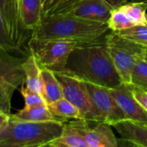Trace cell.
<instances>
[{
    "label": "cell",
    "mask_w": 147,
    "mask_h": 147,
    "mask_svg": "<svg viewBox=\"0 0 147 147\" xmlns=\"http://www.w3.org/2000/svg\"><path fill=\"white\" fill-rule=\"evenodd\" d=\"M131 84L147 91V60L143 57L136 59L131 75Z\"/></svg>",
    "instance_id": "44dd1931"
},
{
    "label": "cell",
    "mask_w": 147,
    "mask_h": 147,
    "mask_svg": "<svg viewBox=\"0 0 147 147\" xmlns=\"http://www.w3.org/2000/svg\"><path fill=\"white\" fill-rule=\"evenodd\" d=\"M143 58H144L145 59H146V60H147V49H146V51L145 52L144 55H143Z\"/></svg>",
    "instance_id": "d6a6232c"
},
{
    "label": "cell",
    "mask_w": 147,
    "mask_h": 147,
    "mask_svg": "<svg viewBox=\"0 0 147 147\" xmlns=\"http://www.w3.org/2000/svg\"><path fill=\"white\" fill-rule=\"evenodd\" d=\"M50 111L60 121L65 122L73 119H81L82 115L78 109L65 97L47 105Z\"/></svg>",
    "instance_id": "ac0fdd59"
},
{
    "label": "cell",
    "mask_w": 147,
    "mask_h": 147,
    "mask_svg": "<svg viewBox=\"0 0 147 147\" xmlns=\"http://www.w3.org/2000/svg\"><path fill=\"white\" fill-rule=\"evenodd\" d=\"M0 46L5 48L8 52L16 54V55H22V56H28L30 53L22 50L19 47H17L13 40L8 34L3 19L0 16Z\"/></svg>",
    "instance_id": "d4e9b609"
},
{
    "label": "cell",
    "mask_w": 147,
    "mask_h": 147,
    "mask_svg": "<svg viewBox=\"0 0 147 147\" xmlns=\"http://www.w3.org/2000/svg\"><path fill=\"white\" fill-rule=\"evenodd\" d=\"M6 124H7V122H6V123H5L4 125H1V126H0V133L2 132V130L3 129V127H5V125H6Z\"/></svg>",
    "instance_id": "1f68e13d"
},
{
    "label": "cell",
    "mask_w": 147,
    "mask_h": 147,
    "mask_svg": "<svg viewBox=\"0 0 147 147\" xmlns=\"http://www.w3.org/2000/svg\"><path fill=\"white\" fill-rule=\"evenodd\" d=\"M18 4L23 27L33 32L42 20L43 0H19Z\"/></svg>",
    "instance_id": "5bb4252c"
},
{
    "label": "cell",
    "mask_w": 147,
    "mask_h": 147,
    "mask_svg": "<svg viewBox=\"0 0 147 147\" xmlns=\"http://www.w3.org/2000/svg\"><path fill=\"white\" fill-rule=\"evenodd\" d=\"M55 75L60 83L63 97L78 109L83 119L92 122L102 121V117L92 101L85 82L65 74L55 73Z\"/></svg>",
    "instance_id": "8992f818"
},
{
    "label": "cell",
    "mask_w": 147,
    "mask_h": 147,
    "mask_svg": "<svg viewBox=\"0 0 147 147\" xmlns=\"http://www.w3.org/2000/svg\"><path fill=\"white\" fill-rule=\"evenodd\" d=\"M9 116V115H6V114H3V113H0V126L1 125H4L8 121Z\"/></svg>",
    "instance_id": "f546056e"
},
{
    "label": "cell",
    "mask_w": 147,
    "mask_h": 147,
    "mask_svg": "<svg viewBox=\"0 0 147 147\" xmlns=\"http://www.w3.org/2000/svg\"><path fill=\"white\" fill-rule=\"evenodd\" d=\"M88 90L97 110L102 117V121L111 126L127 120L122 109L111 95L109 89L94 84L86 83Z\"/></svg>",
    "instance_id": "30bf717a"
},
{
    "label": "cell",
    "mask_w": 147,
    "mask_h": 147,
    "mask_svg": "<svg viewBox=\"0 0 147 147\" xmlns=\"http://www.w3.org/2000/svg\"><path fill=\"white\" fill-rule=\"evenodd\" d=\"M118 34L128 40L147 47V23L134 25L127 29L120 31Z\"/></svg>",
    "instance_id": "cb8c5ba5"
},
{
    "label": "cell",
    "mask_w": 147,
    "mask_h": 147,
    "mask_svg": "<svg viewBox=\"0 0 147 147\" xmlns=\"http://www.w3.org/2000/svg\"><path fill=\"white\" fill-rule=\"evenodd\" d=\"M133 93L136 100L140 102L142 108L147 112V91L143 90L142 89L134 86L133 84Z\"/></svg>",
    "instance_id": "83f0119b"
},
{
    "label": "cell",
    "mask_w": 147,
    "mask_h": 147,
    "mask_svg": "<svg viewBox=\"0 0 147 147\" xmlns=\"http://www.w3.org/2000/svg\"><path fill=\"white\" fill-rule=\"evenodd\" d=\"M107 34L87 40L37 39L31 37L28 42V49L34 55L41 69H48L54 73H63L68 58L76 47L105 40Z\"/></svg>",
    "instance_id": "277c9868"
},
{
    "label": "cell",
    "mask_w": 147,
    "mask_h": 147,
    "mask_svg": "<svg viewBox=\"0 0 147 147\" xmlns=\"http://www.w3.org/2000/svg\"><path fill=\"white\" fill-rule=\"evenodd\" d=\"M25 75L24 85L31 91L41 94V68L33 54H29L22 65Z\"/></svg>",
    "instance_id": "2e32d148"
},
{
    "label": "cell",
    "mask_w": 147,
    "mask_h": 147,
    "mask_svg": "<svg viewBox=\"0 0 147 147\" xmlns=\"http://www.w3.org/2000/svg\"><path fill=\"white\" fill-rule=\"evenodd\" d=\"M61 74L109 89L122 84L108 51L106 40L76 47L70 54Z\"/></svg>",
    "instance_id": "6da1fadb"
},
{
    "label": "cell",
    "mask_w": 147,
    "mask_h": 147,
    "mask_svg": "<svg viewBox=\"0 0 147 147\" xmlns=\"http://www.w3.org/2000/svg\"><path fill=\"white\" fill-rule=\"evenodd\" d=\"M64 122L59 121H29L10 114L0 133V146L40 147L62 135Z\"/></svg>",
    "instance_id": "7a4b0ae2"
},
{
    "label": "cell",
    "mask_w": 147,
    "mask_h": 147,
    "mask_svg": "<svg viewBox=\"0 0 147 147\" xmlns=\"http://www.w3.org/2000/svg\"><path fill=\"white\" fill-rule=\"evenodd\" d=\"M47 146L50 147H88L84 139L75 134H65L51 141Z\"/></svg>",
    "instance_id": "7402d4cb"
},
{
    "label": "cell",
    "mask_w": 147,
    "mask_h": 147,
    "mask_svg": "<svg viewBox=\"0 0 147 147\" xmlns=\"http://www.w3.org/2000/svg\"><path fill=\"white\" fill-rule=\"evenodd\" d=\"M28 56H17L0 46V86L11 98L15 90L24 84L22 65Z\"/></svg>",
    "instance_id": "ba28073f"
},
{
    "label": "cell",
    "mask_w": 147,
    "mask_h": 147,
    "mask_svg": "<svg viewBox=\"0 0 147 147\" xmlns=\"http://www.w3.org/2000/svg\"><path fill=\"white\" fill-rule=\"evenodd\" d=\"M10 103L11 98L4 92L0 86V113L10 115Z\"/></svg>",
    "instance_id": "4316f807"
},
{
    "label": "cell",
    "mask_w": 147,
    "mask_h": 147,
    "mask_svg": "<svg viewBox=\"0 0 147 147\" xmlns=\"http://www.w3.org/2000/svg\"><path fill=\"white\" fill-rule=\"evenodd\" d=\"M17 1H19V0H17Z\"/></svg>",
    "instance_id": "836d02e7"
},
{
    "label": "cell",
    "mask_w": 147,
    "mask_h": 147,
    "mask_svg": "<svg viewBox=\"0 0 147 147\" xmlns=\"http://www.w3.org/2000/svg\"><path fill=\"white\" fill-rule=\"evenodd\" d=\"M109 91L122 109L127 120L147 123V112L134 97L132 84L122 83L115 88L109 89Z\"/></svg>",
    "instance_id": "7c38bea8"
},
{
    "label": "cell",
    "mask_w": 147,
    "mask_h": 147,
    "mask_svg": "<svg viewBox=\"0 0 147 147\" xmlns=\"http://www.w3.org/2000/svg\"><path fill=\"white\" fill-rule=\"evenodd\" d=\"M110 5H112L114 8H116V7H119L124 3H127L128 2H130L131 0H106Z\"/></svg>",
    "instance_id": "f1b7e54d"
},
{
    "label": "cell",
    "mask_w": 147,
    "mask_h": 147,
    "mask_svg": "<svg viewBox=\"0 0 147 147\" xmlns=\"http://www.w3.org/2000/svg\"><path fill=\"white\" fill-rule=\"evenodd\" d=\"M146 3H147V1H146Z\"/></svg>",
    "instance_id": "e575fe53"
},
{
    "label": "cell",
    "mask_w": 147,
    "mask_h": 147,
    "mask_svg": "<svg viewBox=\"0 0 147 147\" xmlns=\"http://www.w3.org/2000/svg\"><path fill=\"white\" fill-rule=\"evenodd\" d=\"M113 9L106 0H78L61 14L108 23Z\"/></svg>",
    "instance_id": "8fae6325"
},
{
    "label": "cell",
    "mask_w": 147,
    "mask_h": 147,
    "mask_svg": "<svg viewBox=\"0 0 147 147\" xmlns=\"http://www.w3.org/2000/svg\"><path fill=\"white\" fill-rule=\"evenodd\" d=\"M41 96L47 105L63 97L59 81L55 73L48 69H41Z\"/></svg>",
    "instance_id": "9a60e30c"
},
{
    "label": "cell",
    "mask_w": 147,
    "mask_h": 147,
    "mask_svg": "<svg viewBox=\"0 0 147 147\" xmlns=\"http://www.w3.org/2000/svg\"><path fill=\"white\" fill-rule=\"evenodd\" d=\"M78 0H43L42 18L63 13Z\"/></svg>",
    "instance_id": "603a6c76"
},
{
    "label": "cell",
    "mask_w": 147,
    "mask_h": 147,
    "mask_svg": "<svg viewBox=\"0 0 147 147\" xmlns=\"http://www.w3.org/2000/svg\"><path fill=\"white\" fill-rule=\"evenodd\" d=\"M14 115L21 120L29 121H60L54 115H53L47 103L38 104L34 106H25L22 109L14 114Z\"/></svg>",
    "instance_id": "e0dca14e"
},
{
    "label": "cell",
    "mask_w": 147,
    "mask_h": 147,
    "mask_svg": "<svg viewBox=\"0 0 147 147\" xmlns=\"http://www.w3.org/2000/svg\"><path fill=\"white\" fill-rule=\"evenodd\" d=\"M112 127L125 142L134 146L147 147V123L124 120Z\"/></svg>",
    "instance_id": "4fadbf2b"
},
{
    "label": "cell",
    "mask_w": 147,
    "mask_h": 147,
    "mask_svg": "<svg viewBox=\"0 0 147 147\" xmlns=\"http://www.w3.org/2000/svg\"><path fill=\"white\" fill-rule=\"evenodd\" d=\"M0 16L6 31L15 44L24 51L25 44L31 38L32 32L26 29L21 21L17 0H0ZM30 53L29 51H27Z\"/></svg>",
    "instance_id": "9c48e42d"
},
{
    "label": "cell",
    "mask_w": 147,
    "mask_h": 147,
    "mask_svg": "<svg viewBox=\"0 0 147 147\" xmlns=\"http://www.w3.org/2000/svg\"><path fill=\"white\" fill-rule=\"evenodd\" d=\"M21 94L24 98L25 106H34L38 104L46 103L41 94L31 91L30 90L27 89L24 84L21 85Z\"/></svg>",
    "instance_id": "484cf974"
},
{
    "label": "cell",
    "mask_w": 147,
    "mask_h": 147,
    "mask_svg": "<svg viewBox=\"0 0 147 147\" xmlns=\"http://www.w3.org/2000/svg\"><path fill=\"white\" fill-rule=\"evenodd\" d=\"M108 25L111 31L119 33L120 31L127 29L135 24L131 21L121 7L119 6L113 9L108 22Z\"/></svg>",
    "instance_id": "ffe728a7"
},
{
    "label": "cell",
    "mask_w": 147,
    "mask_h": 147,
    "mask_svg": "<svg viewBox=\"0 0 147 147\" xmlns=\"http://www.w3.org/2000/svg\"><path fill=\"white\" fill-rule=\"evenodd\" d=\"M147 0H131L130 2H146Z\"/></svg>",
    "instance_id": "4dcf8cb0"
},
{
    "label": "cell",
    "mask_w": 147,
    "mask_h": 147,
    "mask_svg": "<svg viewBox=\"0 0 147 147\" xmlns=\"http://www.w3.org/2000/svg\"><path fill=\"white\" fill-rule=\"evenodd\" d=\"M121 7L135 25L147 23L146 2H128Z\"/></svg>",
    "instance_id": "d6986e66"
},
{
    "label": "cell",
    "mask_w": 147,
    "mask_h": 147,
    "mask_svg": "<svg viewBox=\"0 0 147 147\" xmlns=\"http://www.w3.org/2000/svg\"><path fill=\"white\" fill-rule=\"evenodd\" d=\"M63 133L80 135L86 141L88 147H117L116 139L112 126L101 121L90 128L85 119H73L64 122Z\"/></svg>",
    "instance_id": "52a82bcc"
},
{
    "label": "cell",
    "mask_w": 147,
    "mask_h": 147,
    "mask_svg": "<svg viewBox=\"0 0 147 147\" xmlns=\"http://www.w3.org/2000/svg\"><path fill=\"white\" fill-rule=\"evenodd\" d=\"M111 30L108 23L84 19L67 14L43 17L31 37L37 39L87 40L103 36Z\"/></svg>",
    "instance_id": "3957f363"
},
{
    "label": "cell",
    "mask_w": 147,
    "mask_h": 147,
    "mask_svg": "<svg viewBox=\"0 0 147 147\" xmlns=\"http://www.w3.org/2000/svg\"><path fill=\"white\" fill-rule=\"evenodd\" d=\"M106 46L122 83L131 84L132 71L138 58L143 57L147 47L110 31L106 37Z\"/></svg>",
    "instance_id": "5b68a950"
}]
</instances>
